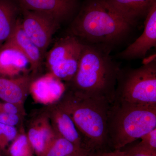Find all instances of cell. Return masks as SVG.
Listing matches in <instances>:
<instances>
[{
	"label": "cell",
	"mask_w": 156,
	"mask_h": 156,
	"mask_svg": "<svg viewBox=\"0 0 156 156\" xmlns=\"http://www.w3.org/2000/svg\"><path fill=\"white\" fill-rule=\"evenodd\" d=\"M84 43L69 35L59 39L46 53V65L50 73L60 80L71 82L77 71Z\"/></svg>",
	"instance_id": "8992f818"
},
{
	"label": "cell",
	"mask_w": 156,
	"mask_h": 156,
	"mask_svg": "<svg viewBox=\"0 0 156 156\" xmlns=\"http://www.w3.org/2000/svg\"><path fill=\"white\" fill-rule=\"evenodd\" d=\"M90 156H127L122 150L90 152Z\"/></svg>",
	"instance_id": "d4e9b609"
},
{
	"label": "cell",
	"mask_w": 156,
	"mask_h": 156,
	"mask_svg": "<svg viewBox=\"0 0 156 156\" xmlns=\"http://www.w3.org/2000/svg\"><path fill=\"white\" fill-rule=\"evenodd\" d=\"M156 128V105L111 104L108 131L112 150H122Z\"/></svg>",
	"instance_id": "277c9868"
},
{
	"label": "cell",
	"mask_w": 156,
	"mask_h": 156,
	"mask_svg": "<svg viewBox=\"0 0 156 156\" xmlns=\"http://www.w3.org/2000/svg\"><path fill=\"white\" fill-rule=\"evenodd\" d=\"M53 127L44 118L37 120L29 129L27 137L33 149L39 156H44L56 136Z\"/></svg>",
	"instance_id": "5bb4252c"
},
{
	"label": "cell",
	"mask_w": 156,
	"mask_h": 156,
	"mask_svg": "<svg viewBox=\"0 0 156 156\" xmlns=\"http://www.w3.org/2000/svg\"><path fill=\"white\" fill-rule=\"evenodd\" d=\"M20 13V9L14 0H0V47L13 34Z\"/></svg>",
	"instance_id": "e0dca14e"
},
{
	"label": "cell",
	"mask_w": 156,
	"mask_h": 156,
	"mask_svg": "<svg viewBox=\"0 0 156 156\" xmlns=\"http://www.w3.org/2000/svg\"><path fill=\"white\" fill-rule=\"evenodd\" d=\"M57 104L72 119L84 150L92 153L112 150L108 131L111 104L105 99L66 90Z\"/></svg>",
	"instance_id": "6da1fadb"
},
{
	"label": "cell",
	"mask_w": 156,
	"mask_h": 156,
	"mask_svg": "<svg viewBox=\"0 0 156 156\" xmlns=\"http://www.w3.org/2000/svg\"><path fill=\"white\" fill-rule=\"evenodd\" d=\"M32 82L28 76L12 78L0 76V99L19 106L25 99Z\"/></svg>",
	"instance_id": "4fadbf2b"
},
{
	"label": "cell",
	"mask_w": 156,
	"mask_h": 156,
	"mask_svg": "<svg viewBox=\"0 0 156 156\" xmlns=\"http://www.w3.org/2000/svg\"><path fill=\"white\" fill-rule=\"evenodd\" d=\"M20 120L19 115L0 112V123L15 127L19 124Z\"/></svg>",
	"instance_id": "603a6c76"
},
{
	"label": "cell",
	"mask_w": 156,
	"mask_h": 156,
	"mask_svg": "<svg viewBox=\"0 0 156 156\" xmlns=\"http://www.w3.org/2000/svg\"><path fill=\"white\" fill-rule=\"evenodd\" d=\"M20 11L23 16L20 21L23 29L45 56L60 23L44 14L23 9Z\"/></svg>",
	"instance_id": "52a82bcc"
},
{
	"label": "cell",
	"mask_w": 156,
	"mask_h": 156,
	"mask_svg": "<svg viewBox=\"0 0 156 156\" xmlns=\"http://www.w3.org/2000/svg\"><path fill=\"white\" fill-rule=\"evenodd\" d=\"M106 48L84 43L77 71L71 81L70 90L112 104L120 69Z\"/></svg>",
	"instance_id": "7a4b0ae2"
},
{
	"label": "cell",
	"mask_w": 156,
	"mask_h": 156,
	"mask_svg": "<svg viewBox=\"0 0 156 156\" xmlns=\"http://www.w3.org/2000/svg\"><path fill=\"white\" fill-rule=\"evenodd\" d=\"M29 66L28 59L15 46L6 41L0 47V76L12 78Z\"/></svg>",
	"instance_id": "8fae6325"
},
{
	"label": "cell",
	"mask_w": 156,
	"mask_h": 156,
	"mask_svg": "<svg viewBox=\"0 0 156 156\" xmlns=\"http://www.w3.org/2000/svg\"><path fill=\"white\" fill-rule=\"evenodd\" d=\"M31 156V155H29V156Z\"/></svg>",
	"instance_id": "83f0119b"
},
{
	"label": "cell",
	"mask_w": 156,
	"mask_h": 156,
	"mask_svg": "<svg viewBox=\"0 0 156 156\" xmlns=\"http://www.w3.org/2000/svg\"><path fill=\"white\" fill-rule=\"evenodd\" d=\"M20 112L19 105L5 101H0V112L19 115Z\"/></svg>",
	"instance_id": "cb8c5ba5"
},
{
	"label": "cell",
	"mask_w": 156,
	"mask_h": 156,
	"mask_svg": "<svg viewBox=\"0 0 156 156\" xmlns=\"http://www.w3.org/2000/svg\"><path fill=\"white\" fill-rule=\"evenodd\" d=\"M123 151L127 156H156V151L143 147L138 144Z\"/></svg>",
	"instance_id": "7402d4cb"
},
{
	"label": "cell",
	"mask_w": 156,
	"mask_h": 156,
	"mask_svg": "<svg viewBox=\"0 0 156 156\" xmlns=\"http://www.w3.org/2000/svg\"><path fill=\"white\" fill-rule=\"evenodd\" d=\"M67 156H90V153L86 150H81Z\"/></svg>",
	"instance_id": "484cf974"
},
{
	"label": "cell",
	"mask_w": 156,
	"mask_h": 156,
	"mask_svg": "<svg viewBox=\"0 0 156 156\" xmlns=\"http://www.w3.org/2000/svg\"><path fill=\"white\" fill-rule=\"evenodd\" d=\"M20 9L48 15L60 23L72 16L77 0H14Z\"/></svg>",
	"instance_id": "ba28073f"
},
{
	"label": "cell",
	"mask_w": 156,
	"mask_h": 156,
	"mask_svg": "<svg viewBox=\"0 0 156 156\" xmlns=\"http://www.w3.org/2000/svg\"><path fill=\"white\" fill-rule=\"evenodd\" d=\"M32 148L27 135L21 134L17 135L9 148L10 156L30 155Z\"/></svg>",
	"instance_id": "d6986e66"
},
{
	"label": "cell",
	"mask_w": 156,
	"mask_h": 156,
	"mask_svg": "<svg viewBox=\"0 0 156 156\" xmlns=\"http://www.w3.org/2000/svg\"><path fill=\"white\" fill-rule=\"evenodd\" d=\"M81 150H84L57 134L44 156H67Z\"/></svg>",
	"instance_id": "ac0fdd59"
},
{
	"label": "cell",
	"mask_w": 156,
	"mask_h": 156,
	"mask_svg": "<svg viewBox=\"0 0 156 156\" xmlns=\"http://www.w3.org/2000/svg\"><path fill=\"white\" fill-rule=\"evenodd\" d=\"M119 16L105 0H88L72 23V35L93 44L119 41L133 26Z\"/></svg>",
	"instance_id": "3957f363"
},
{
	"label": "cell",
	"mask_w": 156,
	"mask_h": 156,
	"mask_svg": "<svg viewBox=\"0 0 156 156\" xmlns=\"http://www.w3.org/2000/svg\"><path fill=\"white\" fill-rule=\"evenodd\" d=\"M140 145L150 150L156 151V128L141 136Z\"/></svg>",
	"instance_id": "44dd1931"
},
{
	"label": "cell",
	"mask_w": 156,
	"mask_h": 156,
	"mask_svg": "<svg viewBox=\"0 0 156 156\" xmlns=\"http://www.w3.org/2000/svg\"><path fill=\"white\" fill-rule=\"evenodd\" d=\"M0 156H4L3 154L2 153V151L0 149Z\"/></svg>",
	"instance_id": "4316f807"
},
{
	"label": "cell",
	"mask_w": 156,
	"mask_h": 156,
	"mask_svg": "<svg viewBox=\"0 0 156 156\" xmlns=\"http://www.w3.org/2000/svg\"><path fill=\"white\" fill-rule=\"evenodd\" d=\"M29 90L36 101L48 105L58 102L66 88L60 80L50 73L33 80Z\"/></svg>",
	"instance_id": "30bf717a"
},
{
	"label": "cell",
	"mask_w": 156,
	"mask_h": 156,
	"mask_svg": "<svg viewBox=\"0 0 156 156\" xmlns=\"http://www.w3.org/2000/svg\"><path fill=\"white\" fill-rule=\"evenodd\" d=\"M18 135L15 126L0 123V149L2 151Z\"/></svg>",
	"instance_id": "ffe728a7"
},
{
	"label": "cell",
	"mask_w": 156,
	"mask_h": 156,
	"mask_svg": "<svg viewBox=\"0 0 156 156\" xmlns=\"http://www.w3.org/2000/svg\"><path fill=\"white\" fill-rule=\"evenodd\" d=\"M51 119L56 134L84 150L80 135L72 119L57 104L52 109Z\"/></svg>",
	"instance_id": "2e32d148"
},
{
	"label": "cell",
	"mask_w": 156,
	"mask_h": 156,
	"mask_svg": "<svg viewBox=\"0 0 156 156\" xmlns=\"http://www.w3.org/2000/svg\"><path fill=\"white\" fill-rule=\"evenodd\" d=\"M20 21L21 20L19 18L13 34L7 41L15 46L22 52L28 59L31 69L36 72L41 66L45 56L24 32Z\"/></svg>",
	"instance_id": "7c38bea8"
},
{
	"label": "cell",
	"mask_w": 156,
	"mask_h": 156,
	"mask_svg": "<svg viewBox=\"0 0 156 156\" xmlns=\"http://www.w3.org/2000/svg\"><path fill=\"white\" fill-rule=\"evenodd\" d=\"M114 101L156 105L155 59L150 60L137 68L120 69Z\"/></svg>",
	"instance_id": "5b68a950"
},
{
	"label": "cell",
	"mask_w": 156,
	"mask_h": 156,
	"mask_svg": "<svg viewBox=\"0 0 156 156\" xmlns=\"http://www.w3.org/2000/svg\"><path fill=\"white\" fill-rule=\"evenodd\" d=\"M156 46V1L150 8L142 34L120 53V58L126 60L144 58L152 48Z\"/></svg>",
	"instance_id": "9c48e42d"
},
{
	"label": "cell",
	"mask_w": 156,
	"mask_h": 156,
	"mask_svg": "<svg viewBox=\"0 0 156 156\" xmlns=\"http://www.w3.org/2000/svg\"><path fill=\"white\" fill-rule=\"evenodd\" d=\"M113 10L134 25L136 20L146 17L156 0H105Z\"/></svg>",
	"instance_id": "9a60e30c"
}]
</instances>
